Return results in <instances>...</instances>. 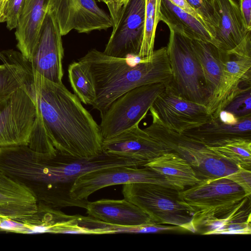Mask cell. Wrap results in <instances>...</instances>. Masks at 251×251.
Listing matches in <instances>:
<instances>
[{
	"label": "cell",
	"mask_w": 251,
	"mask_h": 251,
	"mask_svg": "<svg viewBox=\"0 0 251 251\" xmlns=\"http://www.w3.org/2000/svg\"><path fill=\"white\" fill-rule=\"evenodd\" d=\"M4 0H0V7L1 6V5H2V4L3 3V1H4Z\"/></svg>",
	"instance_id": "38"
},
{
	"label": "cell",
	"mask_w": 251,
	"mask_h": 251,
	"mask_svg": "<svg viewBox=\"0 0 251 251\" xmlns=\"http://www.w3.org/2000/svg\"><path fill=\"white\" fill-rule=\"evenodd\" d=\"M104 3L109 11L113 28L118 24L129 0H97Z\"/></svg>",
	"instance_id": "34"
},
{
	"label": "cell",
	"mask_w": 251,
	"mask_h": 251,
	"mask_svg": "<svg viewBox=\"0 0 251 251\" xmlns=\"http://www.w3.org/2000/svg\"><path fill=\"white\" fill-rule=\"evenodd\" d=\"M175 188L150 183L123 185L124 199L140 208L154 222L196 232L193 214L181 201Z\"/></svg>",
	"instance_id": "4"
},
{
	"label": "cell",
	"mask_w": 251,
	"mask_h": 251,
	"mask_svg": "<svg viewBox=\"0 0 251 251\" xmlns=\"http://www.w3.org/2000/svg\"><path fill=\"white\" fill-rule=\"evenodd\" d=\"M25 0H4L0 7V23H6L10 30L16 28Z\"/></svg>",
	"instance_id": "30"
},
{
	"label": "cell",
	"mask_w": 251,
	"mask_h": 251,
	"mask_svg": "<svg viewBox=\"0 0 251 251\" xmlns=\"http://www.w3.org/2000/svg\"><path fill=\"white\" fill-rule=\"evenodd\" d=\"M144 166L162 176L170 185L178 190H183L201 182L189 163L173 151L164 153Z\"/></svg>",
	"instance_id": "23"
},
{
	"label": "cell",
	"mask_w": 251,
	"mask_h": 251,
	"mask_svg": "<svg viewBox=\"0 0 251 251\" xmlns=\"http://www.w3.org/2000/svg\"><path fill=\"white\" fill-rule=\"evenodd\" d=\"M161 0H146L143 39L138 56L150 61L154 51L156 29L160 21Z\"/></svg>",
	"instance_id": "27"
},
{
	"label": "cell",
	"mask_w": 251,
	"mask_h": 251,
	"mask_svg": "<svg viewBox=\"0 0 251 251\" xmlns=\"http://www.w3.org/2000/svg\"><path fill=\"white\" fill-rule=\"evenodd\" d=\"M146 0H129L117 25L113 28L103 52L125 58L138 56L144 31Z\"/></svg>",
	"instance_id": "13"
},
{
	"label": "cell",
	"mask_w": 251,
	"mask_h": 251,
	"mask_svg": "<svg viewBox=\"0 0 251 251\" xmlns=\"http://www.w3.org/2000/svg\"><path fill=\"white\" fill-rule=\"evenodd\" d=\"M218 117L222 122L229 125L236 124L240 120L231 113L225 110L220 112Z\"/></svg>",
	"instance_id": "37"
},
{
	"label": "cell",
	"mask_w": 251,
	"mask_h": 251,
	"mask_svg": "<svg viewBox=\"0 0 251 251\" xmlns=\"http://www.w3.org/2000/svg\"><path fill=\"white\" fill-rule=\"evenodd\" d=\"M138 182L174 188L162 176L148 167L123 165L99 169L79 176L72 188L70 196L75 200L88 201L90 195L101 188Z\"/></svg>",
	"instance_id": "9"
},
{
	"label": "cell",
	"mask_w": 251,
	"mask_h": 251,
	"mask_svg": "<svg viewBox=\"0 0 251 251\" xmlns=\"http://www.w3.org/2000/svg\"><path fill=\"white\" fill-rule=\"evenodd\" d=\"M223 110L239 119L251 116V86L236 95Z\"/></svg>",
	"instance_id": "29"
},
{
	"label": "cell",
	"mask_w": 251,
	"mask_h": 251,
	"mask_svg": "<svg viewBox=\"0 0 251 251\" xmlns=\"http://www.w3.org/2000/svg\"><path fill=\"white\" fill-rule=\"evenodd\" d=\"M173 4L177 7L180 8L185 12L192 16L198 21L201 22L203 25L207 27L208 29V26L206 25L203 18L200 15L198 11L192 7L186 0H169ZM210 31V30H209Z\"/></svg>",
	"instance_id": "35"
},
{
	"label": "cell",
	"mask_w": 251,
	"mask_h": 251,
	"mask_svg": "<svg viewBox=\"0 0 251 251\" xmlns=\"http://www.w3.org/2000/svg\"><path fill=\"white\" fill-rule=\"evenodd\" d=\"M239 185L248 196L251 194V170L239 167L238 169L232 174L224 177Z\"/></svg>",
	"instance_id": "33"
},
{
	"label": "cell",
	"mask_w": 251,
	"mask_h": 251,
	"mask_svg": "<svg viewBox=\"0 0 251 251\" xmlns=\"http://www.w3.org/2000/svg\"><path fill=\"white\" fill-rule=\"evenodd\" d=\"M62 36L57 21L48 8L37 45L29 61L34 72L58 84L62 83L63 76Z\"/></svg>",
	"instance_id": "12"
},
{
	"label": "cell",
	"mask_w": 251,
	"mask_h": 251,
	"mask_svg": "<svg viewBox=\"0 0 251 251\" xmlns=\"http://www.w3.org/2000/svg\"><path fill=\"white\" fill-rule=\"evenodd\" d=\"M85 209L91 217L114 226H133L155 223L140 208L125 199L89 201Z\"/></svg>",
	"instance_id": "18"
},
{
	"label": "cell",
	"mask_w": 251,
	"mask_h": 251,
	"mask_svg": "<svg viewBox=\"0 0 251 251\" xmlns=\"http://www.w3.org/2000/svg\"><path fill=\"white\" fill-rule=\"evenodd\" d=\"M37 205L28 188L0 170V217L19 221L34 214Z\"/></svg>",
	"instance_id": "20"
},
{
	"label": "cell",
	"mask_w": 251,
	"mask_h": 251,
	"mask_svg": "<svg viewBox=\"0 0 251 251\" xmlns=\"http://www.w3.org/2000/svg\"><path fill=\"white\" fill-rule=\"evenodd\" d=\"M215 24L216 46L228 52L240 45L248 32L235 0H209Z\"/></svg>",
	"instance_id": "17"
},
{
	"label": "cell",
	"mask_w": 251,
	"mask_h": 251,
	"mask_svg": "<svg viewBox=\"0 0 251 251\" xmlns=\"http://www.w3.org/2000/svg\"><path fill=\"white\" fill-rule=\"evenodd\" d=\"M137 123L131 128L103 140L104 153L135 159L146 164L171 151L150 136Z\"/></svg>",
	"instance_id": "15"
},
{
	"label": "cell",
	"mask_w": 251,
	"mask_h": 251,
	"mask_svg": "<svg viewBox=\"0 0 251 251\" xmlns=\"http://www.w3.org/2000/svg\"><path fill=\"white\" fill-rule=\"evenodd\" d=\"M238 5L246 29L251 31V0H239Z\"/></svg>",
	"instance_id": "36"
},
{
	"label": "cell",
	"mask_w": 251,
	"mask_h": 251,
	"mask_svg": "<svg viewBox=\"0 0 251 251\" xmlns=\"http://www.w3.org/2000/svg\"><path fill=\"white\" fill-rule=\"evenodd\" d=\"M50 0H25L15 33L17 47L30 61L37 45L40 29Z\"/></svg>",
	"instance_id": "19"
},
{
	"label": "cell",
	"mask_w": 251,
	"mask_h": 251,
	"mask_svg": "<svg viewBox=\"0 0 251 251\" xmlns=\"http://www.w3.org/2000/svg\"><path fill=\"white\" fill-rule=\"evenodd\" d=\"M205 2L209 5V0H203Z\"/></svg>",
	"instance_id": "39"
},
{
	"label": "cell",
	"mask_w": 251,
	"mask_h": 251,
	"mask_svg": "<svg viewBox=\"0 0 251 251\" xmlns=\"http://www.w3.org/2000/svg\"><path fill=\"white\" fill-rule=\"evenodd\" d=\"M149 110L152 120L180 133L212 119L205 105L183 99L170 84L157 97Z\"/></svg>",
	"instance_id": "10"
},
{
	"label": "cell",
	"mask_w": 251,
	"mask_h": 251,
	"mask_svg": "<svg viewBox=\"0 0 251 251\" xmlns=\"http://www.w3.org/2000/svg\"><path fill=\"white\" fill-rule=\"evenodd\" d=\"M68 76L75 94L85 104L92 105L96 99L94 79L89 66L78 60L71 63L68 69Z\"/></svg>",
	"instance_id": "26"
},
{
	"label": "cell",
	"mask_w": 251,
	"mask_h": 251,
	"mask_svg": "<svg viewBox=\"0 0 251 251\" xmlns=\"http://www.w3.org/2000/svg\"><path fill=\"white\" fill-rule=\"evenodd\" d=\"M178 195L193 214L196 231L204 220L221 218L249 196L239 185L226 177L201 181L179 190Z\"/></svg>",
	"instance_id": "5"
},
{
	"label": "cell",
	"mask_w": 251,
	"mask_h": 251,
	"mask_svg": "<svg viewBox=\"0 0 251 251\" xmlns=\"http://www.w3.org/2000/svg\"><path fill=\"white\" fill-rule=\"evenodd\" d=\"M49 9L54 15L62 36L73 29L89 33L113 26L110 15L95 0H50Z\"/></svg>",
	"instance_id": "11"
},
{
	"label": "cell",
	"mask_w": 251,
	"mask_h": 251,
	"mask_svg": "<svg viewBox=\"0 0 251 251\" xmlns=\"http://www.w3.org/2000/svg\"><path fill=\"white\" fill-rule=\"evenodd\" d=\"M251 86V57L226 52L220 82L206 105L212 118H217L236 95Z\"/></svg>",
	"instance_id": "14"
},
{
	"label": "cell",
	"mask_w": 251,
	"mask_h": 251,
	"mask_svg": "<svg viewBox=\"0 0 251 251\" xmlns=\"http://www.w3.org/2000/svg\"><path fill=\"white\" fill-rule=\"evenodd\" d=\"M144 165L135 159L103 152L91 158H79L58 152L54 156L40 153L26 145L0 147V170L28 188L38 202L53 207L86 208L89 201L74 200L70 192L76 179L87 172Z\"/></svg>",
	"instance_id": "2"
},
{
	"label": "cell",
	"mask_w": 251,
	"mask_h": 251,
	"mask_svg": "<svg viewBox=\"0 0 251 251\" xmlns=\"http://www.w3.org/2000/svg\"><path fill=\"white\" fill-rule=\"evenodd\" d=\"M9 65L32 98L37 116L58 152L79 158L103 153L100 126L75 94L62 83L34 72L21 54L14 55Z\"/></svg>",
	"instance_id": "1"
},
{
	"label": "cell",
	"mask_w": 251,
	"mask_h": 251,
	"mask_svg": "<svg viewBox=\"0 0 251 251\" xmlns=\"http://www.w3.org/2000/svg\"><path fill=\"white\" fill-rule=\"evenodd\" d=\"M169 29L166 49L173 75L170 85L183 99L206 105L210 94L191 39Z\"/></svg>",
	"instance_id": "6"
},
{
	"label": "cell",
	"mask_w": 251,
	"mask_h": 251,
	"mask_svg": "<svg viewBox=\"0 0 251 251\" xmlns=\"http://www.w3.org/2000/svg\"><path fill=\"white\" fill-rule=\"evenodd\" d=\"M78 60L89 67L96 93L92 106L100 114L115 100L131 89L156 83L168 85L172 79L166 47L154 50L150 61L135 56L113 57L96 49L90 50Z\"/></svg>",
	"instance_id": "3"
},
{
	"label": "cell",
	"mask_w": 251,
	"mask_h": 251,
	"mask_svg": "<svg viewBox=\"0 0 251 251\" xmlns=\"http://www.w3.org/2000/svg\"><path fill=\"white\" fill-rule=\"evenodd\" d=\"M207 147L238 167L251 170V139L237 138L229 140L221 146Z\"/></svg>",
	"instance_id": "28"
},
{
	"label": "cell",
	"mask_w": 251,
	"mask_h": 251,
	"mask_svg": "<svg viewBox=\"0 0 251 251\" xmlns=\"http://www.w3.org/2000/svg\"><path fill=\"white\" fill-rule=\"evenodd\" d=\"M182 133L195 142L208 147L221 146L237 138L251 140V116L240 119L232 125L222 122L218 117L212 118L201 126Z\"/></svg>",
	"instance_id": "21"
},
{
	"label": "cell",
	"mask_w": 251,
	"mask_h": 251,
	"mask_svg": "<svg viewBox=\"0 0 251 251\" xmlns=\"http://www.w3.org/2000/svg\"><path fill=\"white\" fill-rule=\"evenodd\" d=\"M160 21L169 29L191 40L209 42L216 46L212 34L206 26L169 0L161 1Z\"/></svg>",
	"instance_id": "24"
},
{
	"label": "cell",
	"mask_w": 251,
	"mask_h": 251,
	"mask_svg": "<svg viewBox=\"0 0 251 251\" xmlns=\"http://www.w3.org/2000/svg\"><path fill=\"white\" fill-rule=\"evenodd\" d=\"M203 18L214 38L215 24L210 5L203 0H186Z\"/></svg>",
	"instance_id": "32"
},
{
	"label": "cell",
	"mask_w": 251,
	"mask_h": 251,
	"mask_svg": "<svg viewBox=\"0 0 251 251\" xmlns=\"http://www.w3.org/2000/svg\"><path fill=\"white\" fill-rule=\"evenodd\" d=\"M191 46L201 66L210 97L220 82L226 52L211 43L201 40H191Z\"/></svg>",
	"instance_id": "25"
},
{
	"label": "cell",
	"mask_w": 251,
	"mask_h": 251,
	"mask_svg": "<svg viewBox=\"0 0 251 251\" xmlns=\"http://www.w3.org/2000/svg\"><path fill=\"white\" fill-rule=\"evenodd\" d=\"M22 87L20 80L13 71L4 64L0 65V99Z\"/></svg>",
	"instance_id": "31"
},
{
	"label": "cell",
	"mask_w": 251,
	"mask_h": 251,
	"mask_svg": "<svg viewBox=\"0 0 251 251\" xmlns=\"http://www.w3.org/2000/svg\"><path fill=\"white\" fill-rule=\"evenodd\" d=\"M251 196L247 197L231 211L219 218H209L197 226V232L204 235L250 234Z\"/></svg>",
	"instance_id": "22"
},
{
	"label": "cell",
	"mask_w": 251,
	"mask_h": 251,
	"mask_svg": "<svg viewBox=\"0 0 251 251\" xmlns=\"http://www.w3.org/2000/svg\"><path fill=\"white\" fill-rule=\"evenodd\" d=\"M183 138L175 152L189 163L201 181L224 177L238 169L208 147L184 134Z\"/></svg>",
	"instance_id": "16"
},
{
	"label": "cell",
	"mask_w": 251,
	"mask_h": 251,
	"mask_svg": "<svg viewBox=\"0 0 251 251\" xmlns=\"http://www.w3.org/2000/svg\"><path fill=\"white\" fill-rule=\"evenodd\" d=\"M167 84L156 83L131 89L115 100L100 114L103 140L111 138L140 123Z\"/></svg>",
	"instance_id": "7"
},
{
	"label": "cell",
	"mask_w": 251,
	"mask_h": 251,
	"mask_svg": "<svg viewBox=\"0 0 251 251\" xmlns=\"http://www.w3.org/2000/svg\"><path fill=\"white\" fill-rule=\"evenodd\" d=\"M36 117L32 98L23 86L0 99V147L27 145Z\"/></svg>",
	"instance_id": "8"
}]
</instances>
